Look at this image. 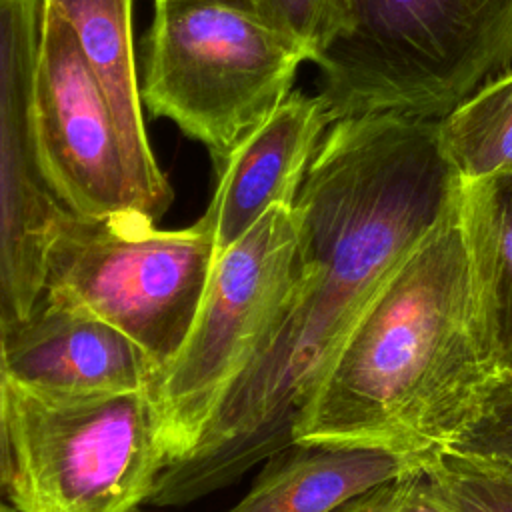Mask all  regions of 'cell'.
Returning <instances> with one entry per match:
<instances>
[{"label": "cell", "mask_w": 512, "mask_h": 512, "mask_svg": "<svg viewBox=\"0 0 512 512\" xmlns=\"http://www.w3.org/2000/svg\"><path fill=\"white\" fill-rule=\"evenodd\" d=\"M460 186L440 118L366 112L328 126L292 206L302 264L296 292L198 446L164 468L148 502L198 500L292 444L294 418L334 348Z\"/></svg>", "instance_id": "1"}, {"label": "cell", "mask_w": 512, "mask_h": 512, "mask_svg": "<svg viewBox=\"0 0 512 512\" xmlns=\"http://www.w3.org/2000/svg\"><path fill=\"white\" fill-rule=\"evenodd\" d=\"M496 382L456 200L362 306L300 406L292 444L420 460L464 438Z\"/></svg>", "instance_id": "2"}, {"label": "cell", "mask_w": 512, "mask_h": 512, "mask_svg": "<svg viewBox=\"0 0 512 512\" xmlns=\"http://www.w3.org/2000/svg\"><path fill=\"white\" fill-rule=\"evenodd\" d=\"M512 62V0H350L314 62L330 120L400 112L444 118Z\"/></svg>", "instance_id": "3"}, {"label": "cell", "mask_w": 512, "mask_h": 512, "mask_svg": "<svg viewBox=\"0 0 512 512\" xmlns=\"http://www.w3.org/2000/svg\"><path fill=\"white\" fill-rule=\"evenodd\" d=\"M306 54L240 0H154L140 96L222 164L292 92Z\"/></svg>", "instance_id": "4"}, {"label": "cell", "mask_w": 512, "mask_h": 512, "mask_svg": "<svg viewBox=\"0 0 512 512\" xmlns=\"http://www.w3.org/2000/svg\"><path fill=\"white\" fill-rule=\"evenodd\" d=\"M216 256L200 220L162 230L136 212L88 218L64 210L48 238L42 298L122 330L162 372L190 334Z\"/></svg>", "instance_id": "5"}, {"label": "cell", "mask_w": 512, "mask_h": 512, "mask_svg": "<svg viewBox=\"0 0 512 512\" xmlns=\"http://www.w3.org/2000/svg\"><path fill=\"white\" fill-rule=\"evenodd\" d=\"M10 444L18 512H132L168 466L150 388L54 396L12 384Z\"/></svg>", "instance_id": "6"}, {"label": "cell", "mask_w": 512, "mask_h": 512, "mask_svg": "<svg viewBox=\"0 0 512 512\" xmlns=\"http://www.w3.org/2000/svg\"><path fill=\"white\" fill-rule=\"evenodd\" d=\"M300 270L296 214L282 204L216 256L190 334L150 388L168 466L198 446L228 388L264 350Z\"/></svg>", "instance_id": "7"}, {"label": "cell", "mask_w": 512, "mask_h": 512, "mask_svg": "<svg viewBox=\"0 0 512 512\" xmlns=\"http://www.w3.org/2000/svg\"><path fill=\"white\" fill-rule=\"evenodd\" d=\"M32 126L44 178L66 210L88 218L136 212L158 222L94 68L72 26L44 0Z\"/></svg>", "instance_id": "8"}, {"label": "cell", "mask_w": 512, "mask_h": 512, "mask_svg": "<svg viewBox=\"0 0 512 512\" xmlns=\"http://www.w3.org/2000/svg\"><path fill=\"white\" fill-rule=\"evenodd\" d=\"M42 0H0V320L16 328L42 300L50 232L66 210L34 142L32 92Z\"/></svg>", "instance_id": "9"}, {"label": "cell", "mask_w": 512, "mask_h": 512, "mask_svg": "<svg viewBox=\"0 0 512 512\" xmlns=\"http://www.w3.org/2000/svg\"><path fill=\"white\" fill-rule=\"evenodd\" d=\"M12 384L54 396H92L152 388L160 368L128 334L86 312L40 300L8 330Z\"/></svg>", "instance_id": "10"}, {"label": "cell", "mask_w": 512, "mask_h": 512, "mask_svg": "<svg viewBox=\"0 0 512 512\" xmlns=\"http://www.w3.org/2000/svg\"><path fill=\"white\" fill-rule=\"evenodd\" d=\"M332 124L322 98L290 92L228 158L200 222L220 254L272 206H294L306 170Z\"/></svg>", "instance_id": "11"}, {"label": "cell", "mask_w": 512, "mask_h": 512, "mask_svg": "<svg viewBox=\"0 0 512 512\" xmlns=\"http://www.w3.org/2000/svg\"><path fill=\"white\" fill-rule=\"evenodd\" d=\"M72 26L76 40L94 68L112 106L118 132L138 184L160 220L174 192L152 152L140 96L132 38L134 0H44Z\"/></svg>", "instance_id": "12"}, {"label": "cell", "mask_w": 512, "mask_h": 512, "mask_svg": "<svg viewBox=\"0 0 512 512\" xmlns=\"http://www.w3.org/2000/svg\"><path fill=\"white\" fill-rule=\"evenodd\" d=\"M458 220L480 344L498 380H512V172L462 180Z\"/></svg>", "instance_id": "13"}, {"label": "cell", "mask_w": 512, "mask_h": 512, "mask_svg": "<svg viewBox=\"0 0 512 512\" xmlns=\"http://www.w3.org/2000/svg\"><path fill=\"white\" fill-rule=\"evenodd\" d=\"M418 464L384 450L290 444L268 458L250 492L228 512H334Z\"/></svg>", "instance_id": "14"}, {"label": "cell", "mask_w": 512, "mask_h": 512, "mask_svg": "<svg viewBox=\"0 0 512 512\" xmlns=\"http://www.w3.org/2000/svg\"><path fill=\"white\" fill-rule=\"evenodd\" d=\"M440 140L462 180L512 172V72L440 118Z\"/></svg>", "instance_id": "15"}, {"label": "cell", "mask_w": 512, "mask_h": 512, "mask_svg": "<svg viewBox=\"0 0 512 512\" xmlns=\"http://www.w3.org/2000/svg\"><path fill=\"white\" fill-rule=\"evenodd\" d=\"M440 500L452 512H512V458L446 446L420 458Z\"/></svg>", "instance_id": "16"}, {"label": "cell", "mask_w": 512, "mask_h": 512, "mask_svg": "<svg viewBox=\"0 0 512 512\" xmlns=\"http://www.w3.org/2000/svg\"><path fill=\"white\" fill-rule=\"evenodd\" d=\"M316 62L348 20L350 0H240Z\"/></svg>", "instance_id": "17"}, {"label": "cell", "mask_w": 512, "mask_h": 512, "mask_svg": "<svg viewBox=\"0 0 512 512\" xmlns=\"http://www.w3.org/2000/svg\"><path fill=\"white\" fill-rule=\"evenodd\" d=\"M334 512H452L434 492L422 464L382 482Z\"/></svg>", "instance_id": "18"}, {"label": "cell", "mask_w": 512, "mask_h": 512, "mask_svg": "<svg viewBox=\"0 0 512 512\" xmlns=\"http://www.w3.org/2000/svg\"><path fill=\"white\" fill-rule=\"evenodd\" d=\"M456 446L512 458V380L494 384L480 416Z\"/></svg>", "instance_id": "19"}, {"label": "cell", "mask_w": 512, "mask_h": 512, "mask_svg": "<svg viewBox=\"0 0 512 512\" xmlns=\"http://www.w3.org/2000/svg\"><path fill=\"white\" fill-rule=\"evenodd\" d=\"M6 326L0 320V494H8L14 460H12V444H10V370L6 356Z\"/></svg>", "instance_id": "20"}, {"label": "cell", "mask_w": 512, "mask_h": 512, "mask_svg": "<svg viewBox=\"0 0 512 512\" xmlns=\"http://www.w3.org/2000/svg\"><path fill=\"white\" fill-rule=\"evenodd\" d=\"M0 512H14V510H12L8 504H4V502L0 500Z\"/></svg>", "instance_id": "21"}, {"label": "cell", "mask_w": 512, "mask_h": 512, "mask_svg": "<svg viewBox=\"0 0 512 512\" xmlns=\"http://www.w3.org/2000/svg\"><path fill=\"white\" fill-rule=\"evenodd\" d=\"M132 512H142V510H138V508H136V510H132Z\"/></svg>", "instance_id": "22"}]
</instances>
